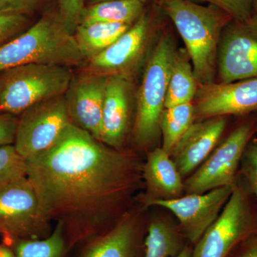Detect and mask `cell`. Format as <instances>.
<instances>
[{"instance_id":"6da1fadb","label":"cell","mask_w":257,"mask_h":257,"mask_svg":"<svg viewBox=\"0 0 257 257\" xmlns=\"http://www.w3.org/2000/svg\"><path fill=\"white\" fill-rule=\"evenodd\" d=\"M27 161V177L47 220L62 224L67 247L91 240L126 214L143 180L136 155L70 123L53 146Z\"/></svg>"},{"instance_id":"7a4b0ae2","label":"cell","mask_w":257,"mask_h":257,"mask_svg":"<svg viewBox=\"0 0 257 257\" xmlns=\"http://www.w3.org/2000/svg\"><path fill=\"white\" fill-rule=\"evenodd\" d=\"M185 44L199 86L216 82L218 46L223 29L232 18L212 5L192 0H156Z\"/></svg>"},{"instance_id":"3957f363","label":"cell","mask_w":257,"mask_h":257,"mask_svg":"<svg viewBox=\"0 0 257 257\" xmlns=\"http://www.w3.org/2000/svg\"><path fill=\"white\" fill-rule=\"evenodd\" d=\"M29 64L82 67L86 60L58 11L47 12L31 28L0 47V72Z\"/></svg>"},{"instance_id":"277c9868","label":"cell","mask_w":257,"mask_h":257,"mask_svg":"<svg viewBox=\"0 0 257 257\" xmlns=\"http://www.w3.org/2000/svg\"><path fill=\"white\" fill-rule=\"evenodd\" d=\"M176 50L173 39L165 33L157 39L145 63L143 81L136 94L133 136L137 146H152L160 136V117L165 109L171 65Z\"/></svg>"},{"instance_id":"5b68a950","label":"cell","mask_w":257,"mask_h":257,"mask_svg":"<svg viewBox=\"0 0 257 257\" xmlns=\"http://www.w3.org/2000/svg\"><path fill=\"white\" fill-rule=\"evenodd\" d=\"M165 13L155 2L118 40L88 61L83 70L104 77L133 81L148 60L158 38Z\"/></svg>"},{"instance_id":"8992f818","label":"cell","mask_w":257,"mask_h":257,"mask_svg":"<svg viewBox=\"0 0 257 257\" xmlns=\"http://www.w3.org/2000/svg\"><path fill=\"white\" fill-rule=\"evenodd\" d=\"M74 73L55 64H29L0 72V113L21 114L40 101L62 95Z\"/></svg>"},{"instance_id":"52a82bcc","label":"cell","mask_w":257,"mask_h":257,"mask_svg":"<svg viewBox=\"0 0 257 257\" xmlns=\"http://www.w3.org/2000/svg\"><path fill=\"white\" fill-rule=\"evenodd\" d=\"M255 231L257 205L239 175L220 215L193 246L191 257H226L239 241Z\"/></svg>"},{"instance_id":"ba28073f","label":"cell","mask_w":257,"mask_h":257,"mask_svg":"<svg viewBox=\"0 0 257 257\" xmlns=\"http://www.w3.org/2000/svg\"><path fill=\"white\" fill-rule=\"evenodd\" d=\"M35 189L28 177L0 192V235L3 244L13 247L22 240L40 239L50 235Z\"/></svg>"},{"instance_id":"9c48e42d","label":"cell","mask_w":257,"mask_h":257,"mask_svg":"<svg viewBox=\"0 0 257 257\" xmlns=\"http://www.w3.org/2000/svg\"><path fill=\"white\" fill-rule=\"evenodd\" d=\"M256 130L257 125L248 122L235 128L184 181V194H202L236 184L243 152Z\"/></svg>"},{"instance_id":"30bf717a","label":"cell","mask_w":257,"mask_h":257,"mask_svg":"<svg viewBox=\"0 0 257 257\" xmlns=\"http://www.w3.org/2000/svg\"><path fill=\"white\" fill-rule=\"evenodd\" d=\"M70 123L64 94L45 99L20 114L13 145L30 160L53 146Z\"/></svg>"},{"instance_id":"8fae6325","label":"cell","mask_w":257,"mask_h":257,"mask_svg":"<svg viewBox=\"0 0 257 257\" xmlns=\"http://www.w3.org/2000/svg\"><path fill=\"white\" fill-rule=\"evenodd\" d=\"M257 77V18L230 20L221 32L216 82L226 84Z\"/></svg>"},{"instance_id":"7c38bea8","label":"cell","mask_w":257,"mask_h":257,"mask_svg":"<svg viewBox=\"0 0 257 257\" xmlns=\"http://www.w3.org/2000/svg\"><path fill=\"white\" fill-rule=\"evenodd\" d=\"M236 184L202 194H184L172 200L155 201L148 207H160L172 213L182 234L194 246L220 215Z\"/></svg>"},{"instance_id":"4fadbf2b","label":"cell","mask_w":257,"mask_h":257,"mask_svg":"<svg viewBox=\"0 0 257 257\" xmlns=\"http://www.w3.org/2000/svg\"><path fill=\"white\" fill-rule=\"evenodd\" d=\"M193 104L195 121L257 111V77L199 86Z\"/></svg>"},{"instance_id":"5bb4252c","label":"cell","mask_w":257,"mask_h":257,"mask_svg":"<svg viewBox=\"0 0 257 257\" xmlns=\"http://www.w3.org/2000/svg\"><path fill=\"white\" fill-rule=\"evenodd\" d=\"M107 77L82 69L74 74L65 96L71 121L100 140L101 116Z\"/></svg>"},{"instance_id":"9a60e30c","label":"cell","mask_w":257,"mask_h":257,"mask_svg":"<svg viewBox=\"0 0 257 257\" xmlns=\"http://www.w3.org/2000/svg\"><path fill=\"white\" fill-rule=\"evenodd\" d=\"M226 126V116L194 121L179 140L170 156L183 178L192 175L215 149Z\"/></svg>"},{"instance_id":"2e32d148","label":"cell","mask_w":257,"mask_h":257,"mask_svg":"<svg viewBox=\"0 0 257 257\" xmlns=\"http://www.w3.org/2000/svg\"><path fill=\"white\" fill-rule=\"evenodd\" d=\"M133 82L119 77H109L106 80L99 141L116 150H122L130 130Z\"/></svg>"},{"instance_id":"e0dca14e","label":"cell","mask_w":257,"mask_h":257,"mask_svg":"<svg viewBox=\"0 0 257 257\" xmlns=\"http://www.w3.org/2000/svg\"><path fill=\"white\" fill-rule=\"evenodd\" d=\"M147 232V227L128 211L109 229L91 239L80 257H144Z\"/></svg>"},{"instance_id":"ac0fdd59","label":"cell","mask_w":257,"mask_h":257,"mask_svg":"<svg viewBox=\"0 0 257 257\" xmlns=\"http://www.w3.org/2000/svg\"><path fill=\"white\" fill-rule=\"evenodd\" d=\"M184 178L171 156L162 148L153 149L143 165V181L146 186L145 207L159 200H172L184 194Z\"/></svg>"},{"instance_id":"d6986e66","label":"cell","mask_w":257,"mask_h":257,"mask_svg":"<svg viewBox=\"0 0 257 257\" xmlns=\"http://www.w3.org/2000/svg\"><path fill=\"white\" fill-rule=\"evenodd\" d=\"M189 243L178 223L160 216L152 219L147 226L144 257L176 256Z\"/></svg>"},{"instance_id":"ffe728a7","label":"cell","mask_w":257,"mask_h":257,"mask_svg":"<svg viewBox=\"0 0 257 257\" xmlns=\"http://www.w3.org/2000/svg\"><path fill=\"white\" fill-rule=\"evenodd\" d=\"M199 84L185 48L176 50L171 65L165 108L193 102Z\"/></svg>"},{"instance_id":"44dd1931","label":"cell","mask_w":257,"mask_h":257,"mask_svg":"<svg viewBox=\"0 0 257 257\" xmlns=\"http://www.w3.org/2000/svg\"><path fill=\"white\" fill-rule=\"evenodd\" d=\"M133 25L96 23L79 25L73 35L86 63L112 45Z\"/></svg>"},{"instance_id":"7402d4cb","label":"cell","mask_w":257,"mask_h":257,"mask_svg":"<svg viewBox=\"0 0 257 257\" xmlns=\"http://www.w3.org/2000/svg\"><path fill=\"white\" fill-rule=\"evenodd\" d=\"M138 0H112L88 5L82 10L79 25L96 23H135L145 11Z\"/></svg>"},{"instance_id":"603a6c76","label":"cell","mask_w":257,"mask_h":257,"mask_svg":"<svg viewBox=\"0 0 257 257\" xmlns=\"http://www.w3.org/2000/svg\"><path fill=\"white\" fill-rule=\"evenodd\" d=\"M194 121L195 115L193 102L165 108L160 121L162 148L170 155L179 140Z\"/></svg>"},{"instance_id":"cb8c5ba5","label":"cell","mask_w":257,"mask_h":257,"mask_svg":"<svg viewBox=\"0 0 257 257\" xmlns=\"http://www.w3.org/2000/svg\"><path fill=\"white\" fill-rule=\"evenodd\" d=\"M67 247L63 226L57 223L55 230L47 237L22 240L12 248L15 257H62Z\"/></svg>"},{"instance_id":"d4e9b609","label":"cell","mask_w":257,"mask_h":257,"mask_svg":"<svg viewBox=\"0 0 257 257\" xmlns=\"http://www.w3.org/2000/svg\"><path fill=\"white\" fill-rule=\"evenodd\" d=\"M27 177V161L13 145L0 147V192Z\"/></svg>"},{"instance_id":"484cf974","label":"cell","mask_w":257,"mask_h":257,"mask_svg":"<svg viewBox=\"0 0 257 257\" xmlns=\"http://www.w3.org/2000/svg\"><path fill=\"white\" fill-rule=\"evenodd\" d=\"M239 178L254 198L257 205V138H252L243 152Z\"/></svg>"},{"instance_id":"4316f807","label":"cell","mask_w":257,"mask_h":257,"mask_svg":"<svg viewBox=\"0 0 257 257\" xmlns=\"http://www.w3.org/2000/svg\"><path fill=\"white\" fill-rule=\"evenodd\" d=\"M223 10L234 20H250L253 16V0H197Z\"/></svg>"},{"instance_id":"83f0119b","label":"cell","mask_w":257,"mask_h":257,"mask_svg":"<svg viewBox=\"0 0 257 257\" xmlns=\"http://www.w3.org/2000/svg\"><path fill=\"white\" fill-rule=\"evenodd\" d=\"M85 0H57L58 13L69 33L74 35L79 25L81 14L85 8Z\"/></svg>"},{"instance_id":"f1b7e54d","label":"cell","mask_w":257,"mask_h":257,"mask_svg":"<svg viewBox=\"0 0 257 257\" xmlns=\"http://www.w3.org/2000/svg\"><path fill=\"white\" fill-rule=\"evenodd\" d=\"M28 25L27 16L0 14V47L21 34Z\"/></svg>"},{"instance_id":"f546056e","label":"cell","mask_w":257,"mask_h":257,"mask_svg":"<svg viewBox=\"0 0 257 257\" xmlns=\"http://www.w3.org/2000/svg\"><path fill=\"white\" fill-rule=\"evenodd\" d=\"M45 0H0V14L28 17L37 11Z\"/></svg>"},{"instance_id":"4dcf8cb0","label":"cell","mask_w":257,"mask_h":257,"mask_svg":"<svg viewBox=\"0 0 257 257\" xmlns=\"http://www.w3.org/2000/svg\"><path fill=\"white\" fill-rule=\"evenodd\" d=\"M18 124L16 115L0 113V147L14 144Z\"/></svg>"},{"instance_id":"1f68e13d","label":"cell","mask_w":257,"mask_h":257,"mask_svg":"<svg viewBox=\"0 0 257 257\" xmlns=\"http://www.w3.org/2000/svg\"><path fill=\"white\" fill-rule=\"evenodd\" d=\"M226 257H257V231L239 241Z\"/></svg>"},{"instance_id":"d6a6232c","label":"cell","mask_w":257,"mask_h":257,"mask_svg":"<svg viewBox=\"0 0 257 257\" xmlns=\"http://www.w3.org/2000/svg\"><path fill=\"white\" fill-rule=\"evenodd\" d=\"M192 245L189 243V244H187V246H185V248L182 250V252L179 253L177 256L173 257H191L192 252Z\"/></svg>"},{"instance_id":"836d02e7","label":"cell","mask_w":257,"mask_h":257,"mask_svg":"<svg viewBox=\"0 0 257 257\" xmlns=\"http://www.w3.org/2000/svg\"><path fill=\"white\" fill-rule=\"evenodd\" d=\"M1 257H15L14 250L13 248L4 244V251Z\"/></svg>"},{"instance_id":"e575fe53","label":"cell","mask_w":257,"mask_h":257,"mask_svg":"<svg viewBox=\"0 0 257 257\" xmlns=\"http://www.w3.org/2000/svg\"><path fill=\"white\" fill-rule=\"evenodd\" d=\"M104 1H112V0H89V3L88 5L95 4V3H101V2ZM138 1L142 2L144 4H146L148 0H138Z\"/></svg>"},{"instance_id":"d590c367","label":"cell","mask_w":257,"mask_h":257,"mask_svg":"<svg viewBox=\"0 0 257 257\" xmlns=\"http://www.w3.org/2000/svg\"><path fill=\"white\" fill-rule=\"evenodd\" d=\"M253 15L257 18V0H253Z\"/></svg>"},{"instance_id":"8d00e7d4","label":"cell","mask_w":257,"mask_h":257,"mask_svg":"<svg viewBox=\"0 0 257 257\" xmlns=\"http://www.w3.org/2000/svg\"><path fill=\"white\" fill-rule=\"evenodd\" d=\"M3 251H4V244L0 245V257L3 256Z\"/></svg>"},{"instance_id":"74e56055","label":"cell","mask_w":257,"mask_h":257,"mask_svg":"<svg viewBox=\"0 0 257 257\" xmlns=\"http://www.w3.org/2000/svg\"><path fill=\"white\" fill-rule=\"evenodd\" d=\"M256 131H257V130H256Z\"/></svg>"}]
</instances>
